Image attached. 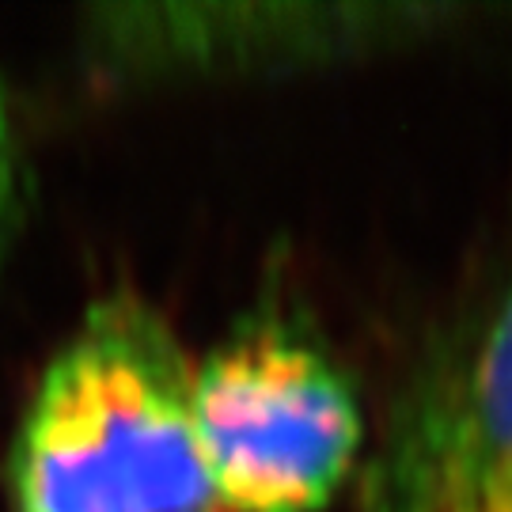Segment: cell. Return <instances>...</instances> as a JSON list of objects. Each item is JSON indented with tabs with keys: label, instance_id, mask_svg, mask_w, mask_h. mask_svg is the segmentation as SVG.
<instances>
[{
	"label": "cell",
	"instance_id": "6da1fadb",
	"mask_svg": "<svg viewBox=\"0 0 512 512\" xmlns=\"http://www.w3.org/2000/svg\"><path fill=\"white\" fill-rule=\"evenodd\" d=\"M186 380L145 315L99 311L42 372L19 425V512H224Z\"/></svg>",
	"mask_w": 512,
	"mask_h": 512
},
{
	"label": "cell",
	"instance_id": "7a4b0ae2",
	"mask_svg": "<svg viewBox=\"0 0 512 512\" xmlns=\"http://www.w3.org/2000/svg\"><path fill=\"white\" fill-rule=\"evenodd\" d=\"M186 406L224 512L323 509L361 448V414L342 376L274 330L190 368Z\"/></svg>",
	"mask_w": 512,
	"mask_h": 512
},
{
	"label": "cell",
	"instance_id": "3957f363",
	"mask_svg": "<svg viewBox=\"0 0 512 512\" xmlns=\"http://www.w3.org/2000/svg\"><path fill=\"white\" fill-rule=\"evenodd\" d=\"M365 512H512V281L403 395Z\"/></svg>",
	"mask_w": 512,
	"mask_h": 512
},
{
	"label": "cell",
	"instance_id": "277c9868",
	"mask_svg": "<svg viewBox=\"0 0 512 512\" xmlns=\"http://www.w3.org/2000/svg\"><path fill=\"white\" fill-rule=\"evenodd\" d=\"M342 16H349V8L342 12L289 4H141L99 12L92 38L114 69H251L357 35V27H338Z\"/></svg>",
	"mask_w": 512,
	"mask_h": 512
},
{
	"label": "cell",
	"instance_id": "5b68a950",
	"mask_svg": "<svg viewBox=\"0 0 512 512\" xmlns=\"http://www.w3.org/2000/svg\"><path fill=\"white\" fill-rule=\"evenodd\" d=\"M23 186H27L23 141H19L8 92L0 88V258H4V247L12 243V232H16L19 213H23Z\"/></svg>",
	"mask_w": 512,
	"mask_h": 512
}]
</instances>
